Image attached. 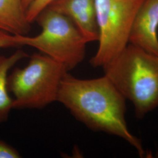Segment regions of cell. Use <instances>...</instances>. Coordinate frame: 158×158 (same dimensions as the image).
Segmentation results:
<instances>
[{"label": "cell", "instance_id": "obj_6", "mask_svg": "<svg viewBox=\"0 0 158 158\" xmlns=\"http://www.w3.org/2000/svg\"><path fill=\"white\" fill-rule=\"evenodd\" d=\"M129 44L158 56V0H144L136 14Z\"/></svg>", "mask_w": 158, "mask_h": 158}, {"label": "cell", "instance_id": "obj_8", "mask_svg": "<svg viewBox=\"0 0 158 158\" xmlns=\"http://www.w3.org/2000/svg\"><path fill=\"white\" fill-rule=\"evenodd\" d=\"M31 24L23 0H0V30L14 35H27Z\"/></svg>", "mask_w": 158, "mask_h": 158}, {"label": "cell", "instance_id": "obj_4", "mask_svg": "<svg viewBox=\"0 0 158 158\" xmlns=\"http://www.w3.org/2000/svg\"><path fill=\"white\" fill-rule=\"evenodd\" d=\"M35 21L41 32L35 36L17 35L19 46L34 48L61 63L68 71L83 62L88 42L69 18L46 8Z\"/></svg>", "mask_w": 158, "mask_h": 158}, {"label": "cell", "instance_id": "obj_14", "mask_svg": "<svg viewBox=\"0 0 158 158\" xmlns=\"http://www.w3.org/2000/svg\"><path fill=\"white\" fill-rule=\"evenodd\" d=\"M157 156H158V153H157Z\"/></svg>", "mask_w": 158, "mask_h": 158}, {"label": "cell", "instance_id": "obj_3", "mask_svg": "<svg viewBox=\"0 0 158 158\" xmlns=\"http://www.w3.org/2000/svg\"><path fill=\"white\" fill-rule=\"evenodd\" d=\"M61 63L43 53L32 55L23 68H15L8 77L14 95V109H42L57 102L62 80L68 73Z\"/></svg>", "mask_w": 158, "mask_h": 158}, {"label": "cell", "instance_id": "obj_5", "mask_svg": "<svg viewBox=\"0 0 158 158\" xmlns=\"http://www.w3.org/2000/svg\"><path fill=\"white\" fill-rule=\"evenodd\" d=\"M144 0H96L98 47L90 60L94 68H103L129 44L136 14Z\"/></svg>", "mask_w": 158, "mask_h": 158}, {"label": "cell", "instance_id": "obj_2", "mask_svg": "<svg viewBox=\"0 0 158 158\" xmlns=\"http://www.w3.org/2000/svg\"><path fill=\"white\" fill-rule=\"evenodd\" d=\"M102 69L126 100L131 102L138 118L158 107V56L128 44Z\"/></svg>", "mask_w": 158, "mask_h": 158}, {"label": "cell", "instance_id": "obj_9", "mask_svg": "<svg viewBox=\"0 0 158 158\" xmlns=\"http://www.w3.org/2000/svg\"><path fill=\"white\" fill-rule=\"evenodd\" d=\"M28 57V54L18 49L8 56H0V124L5 123L13 108V98L8 93V72L17 63Z\"/></svg>", "mask_w": 158, "mask_h": 158}, {"label": "cell", "instance_id": "obj_10", "mask_svg": "<svg viewBox=\"0 0 158 158\" xmlns=\"http://www.w3.org/2000/svg\"><path fill=\"white\" fill-rule=\"evenodd\" d=\"M54 0H33L29 6L27 11L26 15L29 23L35 21L40 13L44 11Z\"/></svg>", "mask_w": 158, "mask_h": 158}, {"label": "cell", "instance_id": "obj_1", "mask_svg": "<svg viewBox=\"0 0 158 158\" xmlns=\"http://www.w3.org/2000/svg\"><path fill=\"white\" fill-rule=\"evenodd\" d=\"M126 99L106 76L81 79L70 74L61 83L57 102L90 130L120 138L140 157L147 152L142 142L130 131L126 121Z\"/></svg>", "mask_w": 158, "mask_h": 158}, {"label": "cell", "instance_id": "obj_7", "mask_svg": "<svg viewBox=\"0 0 158 158\" xmlns=\"http://www.w3.org/2000/svg\"><path fill=\"white\" fill-rule=\"evenodd\" d=\"M47 8L69 18L88 43L98 41L96 0H54Z\"/></svg>", "mask_w": 158, "mask_h": 158}, {"label": "cell", "instance_id": "obj_13", "mask_svg": "<svg viewBox=\"0 0 158 158\" xmlns=\"http://www.w3.org/2000/svg\"><path fill=\"white\" fill-rule=\"evenodd\" d=\"M33 0H23V6L25 10L27 11L29 6L31 4V3L32 2Z\"/></svg>", "mask_w": 158, "mask_h": 158}, {"label": "cell", "instance_id": "obj_11", "mask_svg": "<svg viewBox=\"0 0 158 158\" xmlns=\"http://www.w3.org/2000/svg\"><path fill=\"white\" fill-rule=\"evenodd\" d=\"M17 47H19L17 41V35L0 30V49Z\"/></svg>", "mask_w": 158, "mask_h": 158}, {"label": "cell", "instance_id": "obj_12", "mask_svg": "<svg viewBox=\"0 0 158 158\" xmlns=\"http://www.w3.org/2000/svg\"><path fill=\"white\" fill-rule=\"evenodd\" d=\"M21 155L15 148L0 140V158H20Z\"/></svg>", "mask_w": 158, "mask_h": 158}]
</instances>
